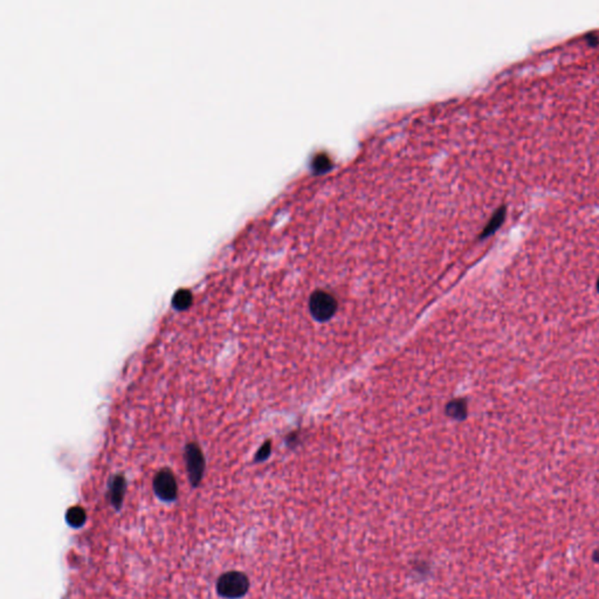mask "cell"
<instances>
[{
  "label": "cell",
  "mask_w": 599,
  "mask_h": 599,
  "mask_svg": "<svg viewBox=\"0 0 599 599\" xmlns=\"http://www.w3.org/2000/svg\"><path fill=\"white\" fill-rule=\"evenodd\" d=\"M504 214H506V209H504V207H501L500 210L497 211L495 216L492 218V220L489 222L485 231L482 232V238L488 237V236H491L493 232H495L497 227L504 222Z\"/></svg>",
  "instance_id": "9"
},
{
  "label": "cell",
  "mask_w": 599,
  "mask_h": 599,
  "mask_svg": "<svg viewBox=\"0 0 599 599\" xmlns=\"http://www.w3.org/2000/svg\"><path fill=\"white\" fill-rule=\"evenodd\" d=\"M339 308L334 295L325 290H315L310 298V312L318 322H327L332 318Z\"/></svg>",
  "instance_id": "2"
},
{
  "label": "cell",
  "mask_w": 599,
  "mask_h": 599,
  "mask_svg": "<svg viewBox=\"0 0 599 599\" xmlns=\"http://www.w3.org/2000/svg\"><path fill=\"white\" fill-rule=\"evenodd\" d=\"M447 417H450V419L458 420L462 421L466 419L467 413H468V405L465 398H455L446 405L445 408Z\"/></svg>",
  "instance_id": "6"
},
{
  "label": "cell",
  "mask_w": 599,
  "mask_h": 599,
  "mask_svg": "<svg viewBox=\"0 0 599 599\" xmlns=\"http://www.w3.org/2000/svg\"><path fill=\"white\" fill-rule=\"evenodd\" d=\"M271 452L272 443L268 440V441H266L263 446L260 447L259 450L256 452V462H265V460H267V459L269 458V455H271Z\"/></svg>",
  "instance_id": "10"
},
{
  "label": "cell",
  "mask_w": 599,
  "mask_h": 599,
  "mask_svg": "<svg viewBox=\"0 0 599 599\" xmlns=\"http://www.w3.org/2000/svg\"><path fill=\"white\" fill-rule=\"evenodd\" d=\"M192 302H193V296H192L191 292L183 288V289L177 290L172 298L171 303L175 310L183 312V310H189L191 307Z\"/></svg>",
  "instance_id": "7"
},
{
  "label": "cell",
  "mask_w": 599,
  "mask_h": 599,
  "mask_svg": "<svg viewBox=\"0 0 599 599\" xmlns=\"http://www.w3.org/2000/svg\"><path fill=\"white\" fill-rule=\"evenodd\" d=\"M126 479L121 474H117L111 479V485H109V495H111V504L117 509L122 504L123 496L126 493Z\"/></svg>",
  "instance_id": "5"
},
{
  "label": "cell",
  "mask_w": 599,
  "mask_h": 599,
  "mask_svg": "<svg viewBox=\"0 0 599 599\" xmlns=\"http://www.w3.org/2000/svg\"><path fill=\"white\" fill-rule=\"evenodd\" d=\"M593 560H595L597 563H599V549L596 550V553H593Z\"/></svg>",
  "instance_id": "12"
},
{
  "label": "cell",
  "mask_w": 599,
  "mask_h": 599,
  "mask_svg": "<svg viewBox=\"0 0 599 599\" xmlns=\"http://www.w3.org/2000/svg\"><path fill=\"white\" fill-rule=\"evenodd\" d=\"M184 460L187 465L189 481L193 487H197L205 472V458L198 444H187L184 450Z\"/></svg>",
  "instance_id": "3"
},
{
  "label": "cell",
  "mask_w": 599,
  "mask_h": 599,
  "mask_svg": "<svg viewBox=\"0 0 599 599\" xmlns=\"http://www.w3.org/2000/svg\"><path fill=\"white\" fill-rule=\"evenodd\" d=\"M249 589V582L246 575L240 571H229L220 577L217 584V591L226 599H238L244 597Z\"/></svg>",
  "instance_id": "1"
},
{
  "label": "cell",
  "mask_w": 599,
  "mask_h": 599,
  "mask_svg": "<svg viewBox=\"0 0 599 599\" xmlns=\"http://www.w3.org/2000/svg\"><path fill=\"white\" fill-rule=\"evenodd\" d=\"M587 40H588L589 44L592 45V46H596V45L598 44V38L595 37V35H588V37H587Z\"/></svg>",
  "instance_id": "11"
},
{
  "label": "cell",
  "mask_w": 599,
  "mask_h": 599,
  "mask_svg": "<svg viewBox=\"0 0 599 599\" xmlns=\"http://www.w3.org/2000/svg\"><path fill=\"white\" fill-rule=\"evenodd\" d=\"M66 520H67L69 526L75 528L81 527L86 522V511H84V508L79 507V506L69 508L67 514H66Z\"/></svg>",
  "instance_id": "8"
},
{
  "label": "cell",
  "mask_w": 599,
  "mask_h": 599,
  "mask_svg": "<svg viewBox=\"0 0 599 599\" xmlns=\"http://www.w3.org/2000/svg\"><path fill=\"white\" fill-rule=\"evenodd\" d=\"M597 288H598V292H599V279H598V283H597Z\"/></svg>",
  "instance_id": "13"
},
{
  "label": "cell",
  "mask_w": 599,
  "mask_h": 599,
  "mask_svg": "<svg viewBox=\"0 0 599 599\" xmlns=\"http://www.w3.org/2000/svg\"><path fill=\"white\" fill-rule=\"evenodd\" d=\"M153 491L160 500L173 501L177 497L178 486L173 473L169 468H163L153 477Z\"/></svg>",
  "instance_id": "4"
}]
</instances>
